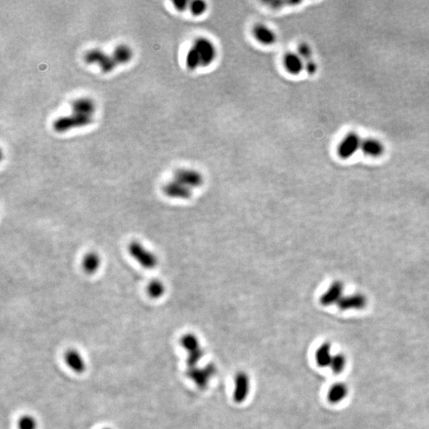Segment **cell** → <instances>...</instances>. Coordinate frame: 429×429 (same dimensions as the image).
I'll use <instances>...</instances> for the list:
<instances>
[{
    "instance_id": "1",
    "label": "cell",
    "mask_w": 429,
    "mask_h": 429,
    "mask_svg": "<svg viewBox=\"0 0 429 429\" xmlns=\"http://www.w3.org/2000/svg\"><path fill=\"white\" fill-rule=\"evenodd\" d=\"M93 116L72 114L57 118L53 123V128L58 133H63L73 128L83 127L93 122Z\"/></svg>"
},
{
    "instance_id": "2",
    "label": "cell",
    "mask_w": 429,
    "mask_h": 429,
    "mask_svg": "<svg viewBox=\"0 0 429 429\" xmlns=\"http://www.w3.org/2000/svg\"><path fill=\"white\" fill-rule=\"evenodd\" d=\"M193 47L198 53L200 66H209L217 59V47L210 39L204 37H198L195 40Z\"/></svg>"
},
{
    "instance_id": "3",
    "label": "cell",
    "mask_w": 429,
    "mask_h": 429,
    "mask_svg": "<svg viewBox=\"0 0 429 429\" xmlns=\"http://www.w3.org/2000/svg\"><path fill=\"white\" fill-rule=\"evenodd\" d=\"M128 250L131 256L143 268L152 270L157 267V259L155 254L147 250L139 242H132L129 245Z\"/></svg>"
},
{
    "instance_id": "4",
    "label": "cell",
    "mask_w": 429,
    "mask_h": 429,
    "mask_svg": "<svg viewBox=\"0 0 429 429\" xmlns=\"http://www.w3.org/2000/svg\"><path fill=\"white\" fill-rule=\"evenodd\" d=\"M217 373V367L209 363L204 367H193L188 369L186 374L200 390H205L208 387L210 380Z\"/></svg>"
},
{
    "instance_id": "5",
    "label": "cell",
    "mask_w": 429,
    "mask_h": 429,
    "mask_svg": "<svg viewBox=\"0 0 429 429\" xmlns=\"http://www.w3.org/2000/svg\"><path fill=\"white\" fill-rule=\"evenodd\" d=\"M363 139L355 132L347 134L338 143L337 154L342 159L346 160L355 155L361 150Z\"/></svg>"
},
{
    "instance_id": "6",
    "label": "cell",
    "mask_w": 429,
    "mask_h": 429,
    "mask_svg": "<svg viewBox=\"0 0 429 429\" xmlns=\"http://www.w3.org/2000/svg\"><path fill=\"white\" fill-rule=\"evenodd\" d=\"M84 61L88 64H98L101 71L104 73L111 72L117 65L112 55H108L98 49L89 50L84 55Z\"/></svg>"
},
{
    "instance_id": "7",
    "label": "cell",
    "mask_w": 429,
    "mask_h": 429,
    "mask_svg": "<svg viewBox=\"0 0 429 429\" xmlns=\"http://www.w3.org/2000/svg\"><path fill=\"white\" fill-rule=\"evenodd\" d=\"M174 180L189 189L199 188L204 183V178L198 171L189 168H180L174 174Z\"/></svg>"
},
{
    "instance_id": "8",
    "label": "cell",
    "mask_w": 429,
    "mask_h": 429,
    "mask_svg": "<svg viewBox=\"0 0 429 429\" xmlns=\"http://www.w3.org/2000/svg\"><path fill=\"white\" fill-rule=\"evenodd\" d=\"M233 400L237 404L245 402L250 393V381L249 375L244 371L237 372L235 376Z\"/></svg>"
},
{
    "instance_id": "9",
    "label": "cell",
    "mask_w": 429,
    "mask_h": 429,
    "mask_svg": "<svg viewBox=\"0 0 429 429\" xmlns=\"http://www.w3.org/2000/svg\"><path fill=\"white\" fill-rule=\"evenodd\" d=\"M252 33L254 38L259 43L264 46H272L277 41V35L275 32L263 23H258L254 25L252 29Z\"/></svg>"
},
{
    "instance_id": "10",
    "label": "cell",
    "mask_w": 429,
    "mask_h": 429,
    "mask_svg": "<svg viewBox=\"0 0 429 429\" xmlns=\"http://www.w3.org/2000/svg\"><path fill=\"white\" fill-rule=\"evenodd\" d=\"M344 290V286L341 281H336L333 282L320 297V303L322 306H330L338 304L342 297Z\"/></svg>"
},
{
    "instance_id": "11",
    "label": "cell",
    "mask_w": 429,
    "mask_h": 429,
    "mask_svg": "<svg viewBox=\"0 0 429 429\" xmlns=\"http://www.w3.org/2000/svg\"><path fill=\"white\" fill-rule=\"evenodd\" d=\"M163 192L168 197L174 199L187 200L192 196V189L186 187L185 185L177 182H168L163 187Z\"/></svg>"
},
{
    "instance_id": "12",
    "label": "cell",
    "mask_w": 429,
    "mask_h": 429,
    "mask_svg": "<svg viewBox=\"0 0 429 429\" xmlns=\"http://www.w3.org/2000/svg\"><path fill=\"white\" fill-rule=\"evenodd\" d=\"M297 54L305 63V70L307 72L308 74L313 76L317 72V65L313 59L311 47L306 42L300 43L297 47Z\"/></svg>"
},
{
    "instance_id": "13",
    "label": "cell",
    "mask_w": 429,
    "mask_h": 429,
    "mask_svg": "<svg viewBox=\"0 0 429 429\" xmlns=\"http://www.w3.org/2000/svg\"><path fill=\"white\" fill-rule=\"evenodd\" d=\"M283 65L287 72L293 76H297L305 70V63L297 53H286L283 57Z\"/></svg>"
},
{
    "instance_id": "14",
    "label": "cell",
    "mask_w": 429,
    "mask_h": 429,
    "mask_svg": "<svg viewBox=\"0 0 429 429\" xmlns=\"http://www.w3.org/2000/svg\"><path fill=\"white\" fill-rule=\"evenodd\" d=\"M367 304L366 296L360 293L350 295V296H342L341 300L337 304L338 309L342 311L351 310V309H363L366 307Z\"/></svg>"
},
{
    "instance_id": "15",
    "label": "cell",
    "mask_w": 429,
    "mask_h": 429,
    "mask_svg": "<svg viewBox=\"0 0 429 429\" xmlns=\"http://www.w3.org/2000/svg\"><path fill=\"white\" fill-rule=\"evenodd\" d=\"M65 360L72 371L81 374L86 370V362L81 354L76 349H69L65 352Z\"/></svg>"
},
{
    "instance_id": "16",
    "label": "cell",
    "mask_w": 429,
    "mask_h": 429,
    "mask_svg": "<svg viewBox=\"0 0 429 429\" xmlns=\"http://www.w3.org/2000/svg\"><path fill=\"white\" fill-rule=\"evenodd\" d=\"M361 150L363 154L371 157H377L382 155L385 151V146L382 142L375 138H366L363 139Z\"/></svg>"
},
{
    "instance_id": "17",
    "label": "cell",
    "mask_w": 429,
    "mask_h": 429,
    "mask_svg": "<svg viewBox=\"0 0 429 429\" xmlns=\"http://www.w3.org/2000/svg\"><path fill=\"white\" fill-rule=\"evenodd\" d=\"M72 111L78 115L93 116L96 110V104L92 99L87 97L75 100L72 104Z\"/></svg>"
},
{
    "instance_id": "18",
    "label": "cell",
    "mask_w": 429,
    "mask_h": 429,
    "mask_svg": "<svg viewBox=\"0 0 429 429\" xmlns=\"http://www.w3.org/2000/svg\"><path fill=\"white\" fill-rule=\"evenodd\" d=\"M348 392H349V390H348V385L345 383H335L328 390L327 395V400L330 403L333 404V405L340 403L347 398Z\"/></svg>"
},
{
    "instance_id": "19",
    "label": "cell",
    "mask_w": 429,
    "mask_h": 429,
    "mask_svg": "<svg viewBox=\"0 0 429 429\" xmlns=\"http://www.w3.org/2000/svg\"><path fill=\"white\" fill-rule=\"evenodd\" d=\"M333 355L331 354V345L330 342H324L317 348L315 353V359L320 367H327L331 365Z\"/></svg>"
},
{
    "instance_id": "20",
    "label": "cell",
    "mask_w": 429,
    "mask_h": 429,
    "mask_svg": "<svg viewBox=\"0 0 429 429\" xmlns=\"http://www.w3.org/2000/svg\"><path fill=\"white\" fill-rule=\"evenodd\" d=\"M113 58L115 59L117 65H124L129 62L133 57V52L132 49L130 48L126 45H118L113 50Z\"/></svg>"
},
{
    "instance_id": "21",
    "label": "cell",
    "mask_w": 429,
    "mask_h": 429,
    "mask_svg": "<svg viewBox=\"0 0 429 429\" xmlns=\"http://www.w3.org/2000/svg\"><path fill=\"white\" fill-rule=\"evenodd\" d=\"M100 264H101V260H100V256L94 252L87 253L82 262L83 270L88 274H93L97 272V270L100 269Z\"/></svg>"
},
{
    "instance_id": "22",
    "label": "cell",
    "mask_w": 429,
    "mask_h": 429,
    "mask_svg": "<svg viewBox=\"0 0 429 429\" xmlns=\"http://www.w3.org/2000/svg\"><path fill=\"white\" fill-rule=\"evenodd\" d=\"M181 344L182 348L187 351L188 354L201 348L198 337L193 333H188L184 335L181 338Z\"/></svg>"
},
{
    "instance_id": "23",
    "label": "cell",
    "mask_w": 429,
    "mask_h": 429,
    "mask_svg": "<svg viewBox=\"0 0 429 429\" xmlns=\"http://www.w3.org/2000/svg\"><path fill=\"white\" fill-rule=\"evenodd\" d=\"M165 287L160 280H152L147 286L149 296L153 299H158L164 295Z\"/></svg>"
},
{
    "instance_id": "24",
    "label": "cell",
    "mask_w": 429,
    "mask_h": 429,
    "mask_svg": "<svg viewBox=\"0 0 429 429\" xmlns=\"http://www.w3.org/2000/svg\"><path fill=\"white\" fill-rule=\"evenodd\" d=\"M347 362H348L347 357L344 354L338 353L333 355L332 360L330 365L331 370L334 374H340L346 368Z\"/></svg>"
},
{
    "instance_id": "25",
    "label": "cell",
    "mask_w": 429,
    "mask_h": 429,
    "mask_svg": "<svg viewBox=\"0 0 429 429\" xmlns=\"http://www.w3.org/2000/svg\"><path fill=\"white\" fill-rule=\"evenodd\" d=\"M186 66L188 69L191 71L196 70L200 66V60L199 57L198 53L196 51L194 47H192L188 51L187 55H186Z\"/></svg>"
},
{
    "instance_id": "26",
    "label": "cell",
    "mask_w": 429,
    "mask_h": 429,
    "mask_svg": "<svg viewBox=\"0 0 429 429\" xmlns=\"http://www.w3.org/2000/svg\"><path fill=\"white\" fill-rule=\"evenodd\" d=\"M207 9V3L202 1V0H195V1L190 2V4H189V10H190L192 15H194V16H200V15H204Z\"/></svg>"
},
{
    "instance_id": "27",
    "label": "cell",
    "mask_w": 429,
    "mask_h": 429,
    "mask_svg": "<svg viewBox=\"0 0 429 429\" xmlns=\"http://www.w3.org/2000/svg\"><path fill=\"white\" fill-rule=\"evenodd\" d=\"M19 429H37V422L33 416L24 415L18 422Z\"/></svg>"
},
{
    "instance_id": "28",
    "label": "cell",
    "mask_w": 429,
    "mask_h": 429,
    "mask_svg": "<svg viewBox=\"0 0 429 429\" xmlns=\"http://www.w3.org/2000/svg\"><path fill=\"white\" fill-rule=\"evenodd\" d=\"M204 350L202 349V348L197 350V351H195V352L189 353L187 360H186V363H187L189 368L196 367V365L198 364L199 362L201 360L202 358L204 357Z\"/></svg>"
},
{
    "instance_id": "29",
    "label": "cell",
    "mask_w": 429,
    "mask_h": 429,
    "mask_svg": "<svg viewBox=\"0 0 429 429\" xmlns=\"http://www.w3.org/2000/svg\"><path fill=\"white\" fill-rule=\"evenodd\" d=\"M265 4H267V6H269L270 8H272L274 10H280L282 8H285L286 6H296L298 5V4H300V1H267V2H264Z\"/></svg>"
},
{
    "instance_id": "30",
    "label": "cell",
    "mask_w": 429,
    "mask_h": 429,
    "mask_svg": "<svg viewBox=\"0 0 429 429\" xmlns=\"http://www.w3.org/2000/svg\"><path fill=\"white\" fill-rule=\"evenodd\" d=\"M173 4H174V8H176L178 11L182 12V11H185V10L189 8L190 2L186 1V0H177V1H174Z\"/></svg>"
},
{
    "instance_id": "31",
    "label": "cell",
    "mask_w": 429,
    "mask_h": 429,
    "mask_svg": "<svg viewBox=\"0 0 429 429\" xmlns=\"http://www.w3.org/2000/svg\"><path fill=\"white\" fill-rule=\"evenodd\" d=\"M103 429H111V428H110V427H105V428H103Z\"/></svg>"
}]
</instances>
